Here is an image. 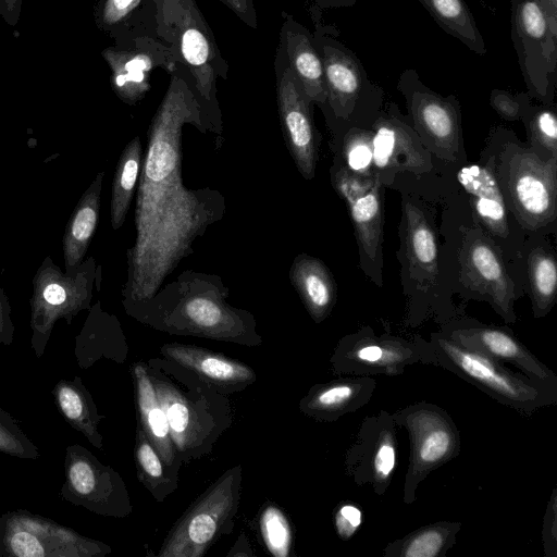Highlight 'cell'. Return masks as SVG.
<instances>
[{"label": "cell", "mask_w": 557, "mask_h": 557, "mask_svg": "<svg viewBox=\"0 0 557 557\" xmlns=\"http://www.w3.org/2000/svg\"><path fill=\"white\" fill-rule=\"evenodd\" d=\"M459 521H436L386 544L384 557H445L461 530Z\"/></svg>", "instance_id": "23"}, {"label": "cell", "mask_w": 557, "mask_h": 557, "mask_svg": "<svg viewBox=\"0 0 557 557\" xmlns=\"http://www.w3.org/2000/svg\"><path fill=\"white\" fill-rule=\"evenodd\" d=\"M557 157L544 161L536 153L507 146L500 154L496 177L505 203L520 223L539 230L556 218Z\"/></svg>", "instance_id": "6"}, {"label": "cell", "mask_w": 557, "mask_h": 557, "mask_svg": "<svg viewBox=\"0 0 557 557\" xmlns=\"http://www.w3.org/2000/svg\"><path fill=\"white\" fill-rule=\"evenodd\" d=\"M13 553L18 557H42L45 550L37 537L28 532H16L11 539Z\"/></svg>", "instance_id": "38"}, {"label": "cell", "mask_w": 557, "mask_h": 557, "mask_svg": "<svg viewBox=\"0 0 557 557\" xmlns=\"http://www.w3.org/2000/svg\"><path fill=\"white\" fill-rule=\"evenodd\" d=\"M159 399V398H158ZM159 403L166 416L170 435L177 445L183 448L190 426V412L187 405L178 398L160 396Z\"/></svg>", "instance_id": "34"}, {"label": "cell", "mask_w": 557, "mask_h": 557, "mask_svg": "<svg viewBox=\"0 0 557 557\" xmlns=\"http://www.w3.org/2000/svg\"><path fill=\"white\" fill-rule=\"evenodd\" d=\"M398 428L409 436V462L405 474L403 502L412 505L417 490L428 475L461 453L460 432L446 409L425 400L392 412Z\"/></svg>", "instance_id": "5"}, {"label": "cell", "mask_w": 557, "mask_h": 557, "mask_svg": "<svg viewBox=\"0 0 557 557\" xmlns=\"http://www.w3.org/2000/svg\"><path fill=\"white\" fill-rule=\"evenodd\" d=\"M434 22L449 36L458 39L472 52H487L483 36L465 0H418Z\"/></svg>", "instance_id": "24"}, {"label": "cell", "mask_w": 557, "mask_h": 557, "mask_svg": "<svg viewBox=\"0 0 557 557\" xmlns=\"http://www.w3.org/2000/svg\"><path fill=\"white\" fill-rule=\"evenodd\" d=\"M45 299L51 305H60L65 300V292L58 284H50L44 292Z\"/></svg>", "instance_id": "45"}, {"label": "cell", "mask_w": 557, "mask_h": 557, "mask_svg": "<svg viewBox=\"0 0 557 557\" xmlns=\"http://www.w3.org/2000/svg\"><path fill=\"white\" fill-rule=\"evenodd\" d=\"M97 222V212L90 207L86 206L78 211L75 216L72 233L73 236L78 240H87L95 230Z\"/></svg>", "instance_id": "41"}, {"label": "cell", "mask_w": 557, "mask_h": 557, "mask_svg": "<svg viewBox=\"0 0 557 557\" xmlns=\"http://www.w3.org/2000/svg\"><path fill=\"white\" fill-rule=\"evenodd\" d=\"M140 29L170 48L187 74L213 133L222 139L216 84L220 78L227 79L230 65L196 0H147Z\"/></svg>", "instance_id": "2"}, {"label": "cell", "mask_w": 557, "mask_h": 557, "mask_svg": "<svg viewBox=\"0 0 557 557\" xmlns=\"http://www.w3.org/2000/svg\"><path fill=\"white\" fill-rule=\"evenodd\" d=\"M138 404L145 429L151 436L163 460L170 463L173 450L170 441V429L164 410L146 371L141 367L136 369Z\"/></svg>", "instance_id": "27"}, {"label": "cell", "mask_w": 557, "mask_h": 557, "mask_svg": "<svg viewBox=\"0 0 557 557\" xmlns=\"http://www.w3.org/2000/svg\"><path fill=\"white\" fill-rule=\"evenodd\" d=\"M23 0H0V15L10 26H15L20 20Z\"/></svg>", "instance_id": "44"}, {"label": "cell", "mask_w": 557, "mask_h": 557, "mask_svg": "<svg viewBox=\"0 0 557 557\" xmlns=\"http://www.w3.org/2000/svg\"><path fill=\"white\" fill-rule=\"evenodd\" d=\"M137 457L143 471L149 478L159 479L162 476L163 468L161 460L153 447L146 440L139 443Z\"/></svg>", "instance_id": "39"}, {"label": "cell", "mask_w": 557, "mask_h": 557, "mask_svg": "<svg viewBox=\"0 0 557 557\" xmlns=\"http://www.w3.org/2000/svg\"><path fill=\"white\" fill-rule=\"evenodd\" d=\"M117 40L101 54L111 70V84L116 95L124 102L136 104L149 91L154 70L162 69L171 74L178 64L169 47L141 30Z\"/></svg>", "instance_id": "11"}, {"label": "cell", "mask_w": 557, "mask_h": 557, "mask_svg": "<svg viewBox=\"0 0 557 557\" xmlns=\"http://www.w3.org/2000/svg\"><path fill=\"white\" fill-rule=\"evenodd\" d=\"M275 90L284 140L306 180L315 174L317 131L312 119L313 102L307 97L292 72L283 47L278 44L274 58Z\"/></svg>", "instance_id": "12"}, {"label": "cell", "mask_w": 557, "mask_h": 557, "mask_svg": "<svg viewBox=\"0 0 557 557\" xmlns=\"http://www.w3.org/2000/svg\"><path fill=\"white\" fill-rule=\"evenodd\" d=\"M529 278L535 318L545 317L553 308L557 293V268L554 257L542 250L529 258Z\"/></svg>", "instance_id": "29"}, {"label": "cell", "mask_w": 557, "mask_h": 557, "mask_svg": "<svg viewBox=\"0 0 557 557\" xmlns=\"http://www.w3.org/2000/svg\"><path fill=\"white\" fill-rule=\"evenodd\" d=\"M362 523V510L352 502L338 504L334 511V525L343 541L350 540Z\"/></svg>", "instance_id": "36"}, {"label": "cell", "mask_w": 557, "mask_h": 557, "mask_svg": "<svg viewBox=\"0 0 557 557\" xmlns=\"http://www.w3.org/2000/svg\"><path fill=\"white\" fill-rule=\"evenodd\" d=\"M523 113L528 115L532 138L557 157V119L554 110L548 107L533 108L530 100Z\"/></svg>", "instance_id": "32"}, {"label": "cell", "mask_w": 557, "mask_h": 557, "mask_svg": "<svg viewBox=\"0 0 557 557\" xmlns=\"http://www.w3.org/2000/svg\"><path fill=\"white\" fill-rule=\"evenodd\" d=\"M144 151L139 137L126 146L117 168L112 197V224L120 227L127 214L136 183L139 178Z\"/></svg>", "instance_id": "28"}, {"label": "cell", "mask_w": 557, "mask_h": 557, "mask_svg": "<svg viewBox=\"0 0 557 557\" xmlns=\"http://www.w3.org/2000/svg\"><path fill=\"white\" fill-rule=\"evenodd\" d=\"M406 249L413 268L426 275L437 273V246L434 232L423 213L412 203L404 206Z\"/></svg>", "instance_id": "25"}, {"label": "cell", "mask_w": 557, "mask_h": 557, "mask_svg": "<svg viewBox=\"0 0 557 557\" xmlns=\"http://www.w3.org/2000/svg\"><path fill=\"white\" fill-rule=\"evenodd\" d=\"M424 363L445 369L495 401L530 418L557 403V389L536 383L483 354L468 349L444 333L423 342Z\"/></svg>", "instance_id": "3"}, {"label": "cell", "mask_w": 557, "mask_h": 557, "mask_svg": "<svg viewBox=\"0 0 557 557\" xmlns=\"http://www.w3.org/2000/svg\"><path fill=\"white\" fill-rule=\"evenodd\" d=\"M70 479L72 485L79 494H89L95 487L94 472L85 461H77L71 467Z\"/></svg>", "instance_id": "40"}, {"label": "cell", "mask_w": 557, "mask_h": 557, "mask_svg": "<svg viewBox=\"0 0 557 557\" xmlns=\"http://www.w3.org/2000/svg\"><path fill=\"white\" fill-rule=\"evenodd\" d=\"M59 401L67 418L76 419L82 414V401L74 391L66 387L61 388L59 392Z\"/></svg>", "instance_id": "43"}, {"label": "cell", "mask_w": 557, "mask_h": 557, "mask_svg": "<svg viewBox=\"0 0 557 557\" xmlns=\"http://www.w3.org/2000/svg\"><path fill=\"white\" fill-rule=\"evenodd\" d=\"M228 288L215 274L183 271L135 308L160 315L163 323L211 335L238 334L246 329L249 313L230 307Z\"/></svg>", "instance_id": "4"}, {"label": "cell", "mask_w": 557, "mask_h": 557, "mask_svg": "<svg viewBox=\"0 0 557 557\" xmlns=\"http://www.w3.org/2000/svg\"><path fill=\"white\" fill-rule=\"evenodd\" d=\"M475 1H478V2H480V3H482V4H484V0H475Z\"/></svg>", "instance_id": "48"}, {"label": "cell", "mask_w": 557, "mask_h": 557, "mask_svg": "<svg viewBox=\"0 0 557 557\" xmlns=\"http://www.w3.org/2000/svg\"><path fill=\"white\" fill-rule=\"evenodd\" d=\"M152 116L144 152L135 210L136 238L128 250L126 296L150 299L194 243L225 212L216 189H188L182 177V134L189 124L213 133L187 74L178 66Z\"/></svg>", "instance_id": "1"}, {"label": "cell", "mask_w": 557, "mask_h": 557, "mask_svg": "<svg viewBox=\"0 0 557 557\" xmlns=\"http://www.w3.org/2000/svg\"><path fill=\"white\" fill-rule=\"evenodd\" d=\"M373 376L349 375L319 385L306 398L308 413L324 421H335L364 407L374 395Z\"/></svg>", "instance_id": "20"}, {"label": "cell", "mask_w": 557, "mask_h": 557, "mask_svg": "<svg viewBox=\"0 0 557 557\" xmlns=\"http://www.w3.org/2000/svg\"><path fill=\"white\" fill-rule=\"evenodd\" d=\"M282 16L278 44L307 97L323 109L326 102L324 72L313 34L290 14L282 12Z\"/></svg>", "instance_id": "18"}, {"label": "cell", "mask_w": 557, "mask_h": 557, "mask_svg": "<svg viewBox=\"0 0 557 557\" xmlns=\"http://www.w3.org/2000/svg\"><path fill=\"white\" fill-rule=\"evenodd\" d=\"M545 557L557 556V487L552 490L542 522L541 531Z\"/></svg>", "instance_id": "37"}, {"label": "cell", "mask_w": 557, "mask_h": 557, "mask_svg": "<svg viewBox=\"0 0 557 557\" xmlns=\"http://www.w3.org/2000/svg\"><path fill=\"white\" fill-rule=\"evenodd\" d=\"M226 5L245 25L257 29L258 16L252 0H219Z\"/></svg>", "instance_id": "42"}, {"label": "cell", "mask_w": 557, "mask_h": 557, "mask_svg": "<svg viewBox=\"0 0 557 557\" xmlns=\"http://www.w3.org/2000/svg\"><path fill=\"white\" fill-rule=\"evenodd\" d=\"M398 429L387 410L368 416L345 455L346 474L358 486L370 485L377 496L386 493L397 468Z\"/></svg>", "instance_id": "10"}, {"label": "cell", "mask_w": 557, "mask_h": 557, "mask_svg": "<svg viewBox=\"0 0 557 557\" xmlns=\"http://www.w3.org/2000/svg\"><path fill=\"white\" fill-rule=\"evenodd\" d=\"M459 262L462 283L485 295L495 311L508 323L516 321L515 285L493 246L482 237L466 238Z\"/></svg>", "instance_id": "15"}, {"label": "cell", "mask_w": 557, "mask_h": 557, "mask_svg": "<svg viewBox=\"0 0 557 557\" xmlns=\"http://www.w3.org/2000/svg\"><path fill=\"white\" fill-rule=\"evenodd\" d=\"M147 0H98L95 18L99 28L121 38L140 26Z\"/></svg>", "instance_id": "30"}, {"label": "cell", "mask_w": 557, "mask_h": 557, "mask_svg": "<svg viewBox=\"0 0 557 557\" xmlns=\"http://www.w3.org/2000/svg\"><path fill=\"white\" fill-rule=\"evenodd\" d=\"M370 132L357 131L346 138L344 154L349 171L370 176L373 165V145Z\"/></svg>", "instance_id": "33"}, {"label": "cell", "mask_w": 557, "mask_h": 557, "mask_svg": "<svg viewBox=\"0 0 557 557\" xmlns=\"http://www.w3.org/2000/svg\"><path fill=\"white\" fill-rule=\"evenodd\" d=\"M529 100L530 95L521 94L513 96L509 91L502 89H493L490 97L492 108L503 119L508 121L519 120Z\"/></svg>", "instance_id": "35"}, {"label": "cell", "mask_w": 557, "mask_h": 557, "mask_svg": "<svg viewBox=\"0 0 557 557\" xmlns=\"http://www.w3.org/2000/svg\"><path fill=\"white\" fill-rule=\"evenodd\" d=\"M166 351L180 363L218 383H240L252 377L249 368L199 349L171 345L166 346Z\"/></svg>", "instance_id": "26"}, {"label": "cell", "mask_w": 557, "mask_h": 557, "mask_svg": "<svg viewBox=\"0 0 557 557\" xmlns=\"http://www.w3.org/2000/svg\"><path fill=\"white\" fill-rule=\"evenodd\" d=\"M374 129L373 165L376 169L416 174L431 169L430 156L420 138L396 113L377 117Z\"/></svg>", "instance_id": "17"}, {"label": "cell", "mask_w": 557, "mask_h": 557, "mask_svg": "<svg viewBox=\"0 0 557 557\" xmlns=\"http://www.w3.org/2000/svg\"><path fill=\"white\" fill-rule=\"evenodd\" d=\"M423 342L420 337L405 339L362 329L341 339L331 359L333 372L359 376L400 375L406 368L424 363Z\"/></svg>", "instance_id": "9"}, {"label": "cell", "mask_w": 557, "mask_h": 557, "mask_svg": "<svg viewBox=\"0 0 557 557\" xmlns=\"http://www.w3.org/2000/svg\"><path fill=\"white\" fill-rule=\"evenodd\" d=\"M546 13L554 20L557 21V0H535Z\"/></svg>", "instance_id": "47"}, {"label": "cell", "mask_w": 557, "mask_h": 557, "mask_svg": "<svg viewBox=\"0 0 557 557\" xmlns=\"http://www.w3.org/2000/svg\"><path fill=\"white\" fill-rule=\"evenodd\" d=\"M289 280L315 322L323 321L336 300V287L326 265L318 258L299 253L289 269Z\"/></svg>", "instance_id": "22"}, {"label": "cell", "mask_w": 557, "mask_h": 557, "mask_svg": "<svg viewBox=\"0 0 557 557\" xmlns=\"http://www.w3.org/2000/svg\"><path fill=\"white\" fill-rule=\"evenodd\" d=\"M313 8L318 10H330L341 8H351L358 0H312Z\"/></svg>", "instance_id": "46"}, {"label": "cell", "mask_w": 557, "mask_h": 557, "mask_svg": "<svg viewBox=\"0 0 557 557\" xmlns=\"http://www.w3.org/2000/svg\"><path fill=\"white\" fill-rule=\"evenodd\" d=\"M442 333L468 349L516 367L536 383L557 389V374L506 329L459 323L445 327Z\"/></svg>", "instance_id": "13"}, {"label": "cell", "mask_w": 557, "mask_h": 557, "mask_svg": "<svg viewBox=\"0 0 557 557\" xmlns=\"http://www.w3.org/2000/svg\"><path fill=\"white\" fill-rule=\"evenodd\" d=\"M510 34L529 95L548 103L557 76V21L535 0H511Z\"/></svg>", "instance_id": "8"}, {"label": "cell", "mask_w": 557, "mask_h": 557, "mask_svg": "<svg viewBox=\"0 0 557 557\" xmlns=\"http://www.w3.org/2000/svg\"><path fill=\"white\" fill-rule=\"evenodd\" d=\"M261 531L267 547L276 557L289 554L292 532L288 521L281 510L270 506L261 516Z\"/></svg>", "instance_id": "31"}, {"label": "cell", "mask_w": 557, "mask_h": 557, "mask_svg": "<svg viewBox=\"0 0 557 557\" xmlns=\"http://www.w3.org/2000/svg\"><path fill=\"white\" fill-rule=\"evenodd\" d=\"M232 505V493L222 484L219 485L185 518L162 555H201L215 536Z\"/></svg>", "instance_id": "19"}, {"label": "cell", "mask_w": 557, "mask_h": 557, "mask_svg": "<svg viewBox=\"0 0 557 557\" xmlns=\"http://www.w3.org/2000/svg\"><path fill=\"white\" fill-rule=\"evenodd\" d=\"M333 184L347 203L360 248L374 260L382 236V186L379 175L364 176L342 168L334 173Z\"/></svg>", "instance_id": "16"}, {"label": "cell", "mask_w": 557, "mask_h": 557, "mask_svg": "<svg viewBox=\"0 0 557 557\" xmlns=\"http://www.w3.org/2000/svg\"><path fill=\"white\" fill-rule=\"evenodd\" d=\"M311 15L313 40L323 64L326 90L322 110L335 120L349 121L363 107L375 108L382 99V89L370 81L357 54L338 38V30L321 23L313 7Z\"/></svg>", "instance_id": "7"}, {"label": "cell", "mask_w": 557, "mask_h": 557, "mask_svg": "<svg viewBox=\"0 0 557 557\" xmlns=\"http://www.w3.org/2000/svg\"><path fill=\"white\" fill-rule=\"evenodd\" d=\"M495 158L486 165H466L457 174V180L472 197L473 207L480 221L495 236L508 235L506 203L497 182Z\"/></svg>", "instance_id": "21"}, {"label": "cell", "mask_w": 557, "mask_h": 557, "mask_svg": "<svg viewBox=\"0 0 557 557\" xmlns=\"http://www.w3.org/2000/svg\"><path fill=\"white\" fill-rule=\"evenodd\" d=\"M398 90L405 96L416 128L442 150L456 152L459 141V103L455 96L443 97L425 86L418 72L406 69Z\"/></svg>", "instance_id": "14"}]
</instances>
